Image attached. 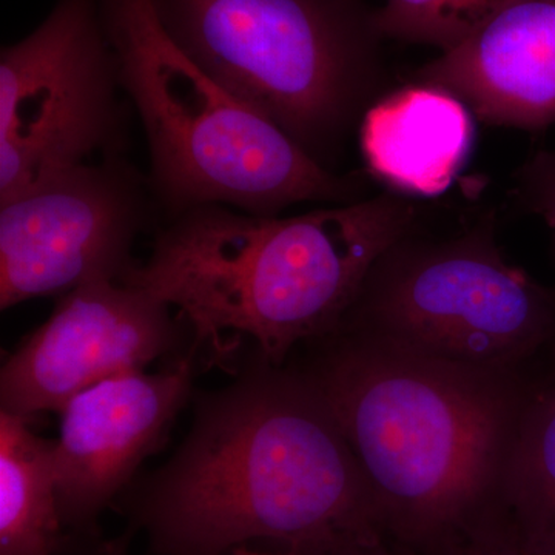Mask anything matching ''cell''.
Masks as SVG:
<instances>
[{
    "label": "cell",
    "mask_w": 555,
    "mask_h": 555,
    "mask_svg": "<svg viewBox=\"0 0 555 555\" xmlns=\"http://www.w3.org/2000/svg\"><path fill=\"white\" fill-rule=\"evenodd\" d=\"M474 119L459 98L438 87L412 82L389 91L358 129L369 173L412 198L441 195L469 159Z\"/></svg>",
    "instance_id": "7c38bea8"
},
{
    "label": "cell",
    "mask_w": 555,
    "mask_h": 555,
    "mask_svg": "<svg viewBox=\"0 0 555 555\" xmlns=\"http://www.w3.org/2000/svg\"><path fill=\"white\" fill-rule=\"evenodd\" d=\"M389 540L372 543H353V545L320 547V550L302 551L298 555H404L396 553L387 545Z\"/></svg>",
    "instance_id": "ac0fdd59"
},
{
    "label": "cell",
    "mask_w": 555,
    "mask_h": 555,
    "mask_svg": "<svg viewBox=\"0 0 555 555\" xmlns=\"http://www.w3.org/2000/svg\"><path fill=\"white\" fill-rule=\"evenodd\" d=\"M499 513L526 551L555 555V383L526 396Z\"/></svg>",
    "instance_id": "5bb4252c"
},
{
    "label": "cell",
    "mask_w": 555,
    "mask_h": 555,
    "mask_svg": "<svg viewBox=\"0 0 555 555\" xmlns=\"http://www.w3.org/2000/svg\"><path fill=\"white\" fill-rule=\"evenodd\" d=\"M517 195L526 208L545 219L555 240V170L545 169L529 160L518 171Z\"/></svg>",
    "instance_id": "2e32d148"
},
{
    "label": "cell",
    "mask_w": 555,
    "mask_h": 555,
    "mask_svg": "<svg viewBox=\"0 0 555 555\" xmlns=\"http://www.w3.org/2000/svg\"><path fill=\"white\" fill-rule=\"evenodd\" d=\"M521 0H385L375 10L383 38L447 53Z\"/></svg>",
    "instance_id": "9a60e30c"
},
{
    "label": "cell",
    "mask_w": 555,
    "mask_h": 555,
    "mask_svg": "<svg viewBox=\"0 0 555 555\" xmlns=\"http://www.w3.org/2000/svg\"><path fill=\"white\" fill-rule=\"evenodd\" d=\"M537 166L545 167V169L555 170V150L551 152L537 153L534 158L531 159Z\"/></svg>",
    "instance_id": "d6986e66"
},
{
    "label": "cell",
    "mask_w": 555,
    "mask_h": 555,
    "mask_svg": "<svg viewBox=\"0 0 555 555\" xmlns=\"http://www.w3.org/2000/svg\"><path fill=\"white\" fill-rule=\"evenodd\" d=\"M171 40L326 169L385 96L363 0H152Z\"/></svg>",
    "instance_id": "5b68a950"
},
{
    "label": "cell",
    "mask_w": 555,
    "mask_h": 555,
    "mask_svg": "<svg viewBox=\"0 0 555 555\" xmlns=\"http://www.w3.org/2000/svg\"><path fill=\"white\" fill-rule=\"evenodd\" d=\"M193 352L158 374L98 383L61 411L56 492L65 531L91 532L101 514L130 488L192 398Z\"/></svg>",
    "instance_id": "30bf717a"
},
{
    "label": "cell",
    "mask_w": 555,
    "mask_h": 555,
    "mask_svg": "<svg viewBox=\"0 0 555 555\" xmlns=\"http://www.w3.org/2000/svg\"><path fill=\"white\" fill-rule=\"evenodd\" d=\"M100 3L120 87L147 137L150 188L164 219L207 204L280 217L295 204L366 198L364 181L321 166L190 60L152 0Z\"/></svg>",
    "instance_id": "277c9868"
},
{
    "label": "cell",
    "mask_w": 555,
    "mask_h": 555,
    "mask_svg": "<svg viewBox=\"0 0 555 555\" xmlns=\"http://www.w3.org/2000/svg\"><path fill=\"white\" fill-rule=\"evenodd\" d=\"M411 82L449 91L488 126L555 124V0H521Z\"/></svg>",
    "instance_id": "8fae6325"
},
{
    "label": "cell",
    "mask_w": 555,
    "mask_h": 555,
    "mask_svg": "<svg viewBox=\"0 0 555 555\" xmlns=\"http://www.w3.org/2000/svg\"><path fill=\"white\" fill-rule=\"evenodd\" d=\"M418 199L385 189L297 217L207 204L164 219L152 251L119 283L144 288L188 323L193 353L224 358L244 339L284 366L327 335L379 258L420 225Z\"/></svg>",
    "instance_id": "3957f363"
},
{
    "label": "cell",
    "mask_w": 555,
    "mask_h": 555,
    "mask_svg": "<svg viewBox=\"0 0 555 555\" xmlns=\"http://www.w3.org/2000/svg\"><path fill=\"white\" fill-rule=\"evenodd\" d=\"M444 555H534L526 551L499 513Z\"/></svg>",
    "instance_id": "e0dca14e"
},
{
    "label": "cell",
    "mask_w": 555,
    "mask_h": 555,
    "mask_svg": "<svg viewBox=\"0 0 555 555\" xmlns=\"http://www.w3.org/2000/svg\"><path fill=\"white\" fill-rule=\"evenodd\" d=\"M188 436L124 492L156 555H228L254 540L287 551L382 542L377 505L323 398L259 356L192 397Z\"/></svg>",
    "instance_id": "6da1fadb"
},
{
    "label": "cell",
    "mask_w": 555,
    "mask_h": 555,
    "mask_svg": "<svg viewBox=\"0 0 555 555\" xmlns=\"http://www.w3.org/2000/svg\"><path fill=\"white\" fill-rule=\"evenodd\" d=\"M309 345V343H308ZM298 369L323 398L398 546L444 555L495 516L526 396L511 372L337 327Z\"/></svg>",
    "instance_id": "7a4b0ae2"
},
{
    "label": "cell",
    "mask_w": 555,
    "mask_h": 555,
    "mask_svg": "<svg viewBox=\"0 0 555 555\" xmlns=\"http://www.w3.org/2000/svg\"><path fill=\"white\" fill-rule=\"evenodd\" d=\"M418 228L378 259L337 327L492 372L514 371L553 338L555 297L507 262L494 215L444 238Z\"/></svg>",
    "instance_id": "8992f818"
},
{
    "label": "cell",
    "mask_w": 555,
    "mask_h": 555,
    "mask_svg": "<svg viewBox=\"0 0 555 555\" xmlns=\"http://www.w3.org/2000/svg\"><path fill=\"white\" fill-rule=\"evenodd\" d=\"M159 217L149 175L120 155L0 201V308L119 281L137 262L134 241Z\"/></svg>",
    "instance_id": "ba28073f"
},
{
    "label": "cell",
    "mask_w": 555,
    "mask_h": 555,
    "mask_svg": "<svg viewBox=\"0 0 555 555\" xmlns=\"http://www.w3.org/2000/svg\"><path fill=\"white\" fill-rule=\"evenodd\" d=\"M56 440L30 420L0 411V555H60Z\"/></svg>",
    "instance_id": "4fadbf2b"
},
{
    "label": "cell",
    "mask_w": 555,
    "mask_h": 555,
    "mask_svg": "<svg viewBox=\"0 0 555 555\" xmlns=\"http://www.w3.org/2000/svg\"><path fill=\"white\" fill-rule=\"evenodd\" d=\"M100 0H60L0 51V201L43 179L120 155L126 113Z\"/></svg>",
    "instance_id": "52a82bcc"
},
{
    "label": "cell",
    "mask_w": 555,
    "mask_h": 555,
    "mask_svg": "<svg viewBox=\"0 0 555 555\" xmlns=\"http://www.w3.org/2000/svg\"><path fill=\"white\" fill-rule=\"evenodd\" d=\"M171 309L144 288L113 280L62 295L49 320L3 363L0 411L27 420L61 412L98 383L144 372L190 335Z\"/></svg>",
    "instance_id": "9c48e42d"
},
{
    "label": "cell",
    "mask_w": 555,
    "mask_h": 555,
    "mask_svg": "<svg viewBox=\"0 0 555 555\" xmlns=\"http://www.w3.org/2000/svg\"><path fill=\"white\" fill-rule=\"evenodd\" d=\"M228 555H298V554L294 553V551H287V553H284V554L258 553V551H251V550H248L247 546H243V547H236V550H233L232 553H229Z\"/></svg>",
    "instance_id": "ffe728a7"
}]
</instances>
